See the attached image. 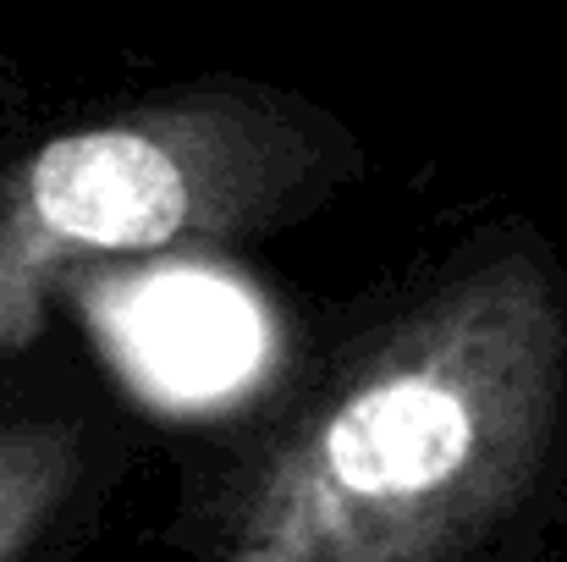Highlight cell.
Instances as JSON below:
<instances>
[{"label":"cell","instance_id":"cell-1","mask_svg":"<svg viewBox=\"0 0 567 562\" xmlns=\"http://www.w3.org/2000/svg\"><path fill=\"white\" fill-rule=\"evenodd\" d=\"M563 365L546 270H474L265 469L220 562H452L540 474Z\"/></svg>","mask_w":567,"mask_h":562},{"label":"cell","instance_id":"cell-2","mask_svg":"<svg viewBox=\"0 0 567 562\" xmlns=\"http://www.w3.org/2000/svg\"><path fill=\"white\" fill-rule=\"evenodd\" d=\"M303 161L292 111L237 89H198L39 144L0 177V365L33 343L66 265L231 226L248 187H281Z\"/></svg>","mask_w":567,"mask_h":562},{"label":"cell","instance_id":"cell-3","mask_svg":"<svg viewBox=\"0 0 567 562\" xmlns=\"http://www.w3.org/2000/svg\"><path fill=\"white\" fill-rule=\"evenodd\" d=\"M127 365L166 397L226 391L259 359V315L209 276H150L111 320Z\"/></svg>","mask_w":567,"mask_h":562},{"label":"cell","instance_id":"cell-4","mask_svg":"<svg viewBox=\"0 0 567 562\" xmlns=\"http://www.w3.org/2000/svg\"><path fill=\"white\" fill-rule=\"evenodd\" d=\"M83 480V436L66 419L0 413V562H28Z\"/></svg>","mask_w":567,"mask_h":562}]
</instances>
